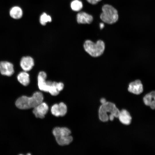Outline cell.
Returning <instances> with one entry per match:
<instances>
[{
	"label": "cell",
	"instance_id": "1",
	"mask_svg": "<svg viewBox=\"0 0 155 155\" xmlns=\"http://www.w3.org/2000/svg\"><path fill=\"white\" fill-rule=\"evenodd\" d=\"M43 94L40 92H34L32 96H22L16 100L15 105L18 108L22 109L34 108L43 101Z\"/></svg>",
	"mask_w": 155,
	"mask_h": 155
},
{
	"label": "cell",
	"instance_id": "2",
	"mask_svg": "<svg viewBox=\"0 0 155 155\" xmlns=\"http://www.w3.org/2000/svg\"><path fill=\"white\" fill-rule=\"evenodd\" d=\"M120 110L114 103L106 101L102 104L98 110L99 118L102 122H106L109 119L113 121L114 118H118Z\"/></svg>",
	"mask_w": 155,
	"mask_h": 155
},
{
	"label": "cell",
	"instance_id": "3",
	"mask_svg": "<svg viewBox=\"0 0 155 155\" xmlns=\"http://www.w3.org/2000/svg\"><path fill=\"white\" fill-rule=\"evenodd\" d=\"M84 49L85 51L90 56L98 57L104 53L105 49V44L102 40H99L96 42L87 40L83 44Z\"/></svg>",
	"mask_w": 155,
	"mask_h": 155
},
{
	"label": "cell",
	"instance_id": "4",
	"mask_svg": "<svg viewBox=\"0 0 155 155\" xmlns=\"http://www.w3.org/2000/svg\"><path fill=\"white\" fill-rule=\"evenodd\" d=\"M53 133L57 143L63 146L69 145L73 140V137L70 135L71 131L65 127H56L53 130Z\"/></svg>",
	"mask_w": 155,
	"mask_h": 155
},
{
	"label": "cell",
	"instance_id": "5",
	"mask_svg": "<svg viewBox=\"0 0 155 155\" xmlns=\"http://www.w3.org/2000/svg\"><path fill=\"white\" fill-rule=\"evenodd\" d=\"M102 10L100 18L103 22L108 24H113L117 21L119 18L117 11L112 6L105 4L102 6Z\"/></svg>",
	"mask_w": 155,
	"mask_h": 155
},
{
	"label": "cell",
	"instance_id": "6",
	"mask_svg": "<svg viewBox=\"0 0 155 155\" xmlns=\"http://www.w3.org/2000/svg\"><path fill=\"white\" fill-rule=\"evenodd\" d=\"M13 64L7 61H0V73L2 75L6 77L12 76L14 73Z\"/></svg>",
	"mask_w": 155,
	"mask_h": 155
},
{
	"label": "cell",
	"instance_id": "7",
	"mask_svg": "<svg viewBox=\"0 0 155 155\" xmlns=\"http://www.w3.org/2000/svg\"><path fill=\"white\" fill-rule=\"evenodd\" d=\"M48 92L52 96L58 95L64 88V85L61 82H57L51 80H47Z\"/></svg>",
	"mask_w": 155,
	"mask_h": 155
},
{
	"label": "cell",
	"instance_id": "8",
	"mask_svg": "<svg viewBox=\"0 0 155 155\" xmlns=\"http://www.w3.org/2000/svg\"><path fill=\"white\" fill-rule=\"evenodd\" d=\"M128 91L133 94L138 95L143 91V86L141 80L137 79L130 82L128 84Z\"/></svg>",
	"mask_w": 155,
	"mask_h": 155
},
{
	"label": "cell",
	"instance_id": "9",
	"mask_svg": "<svg viewBox=\"0 0 155 155\" xmlns=\"http://www.w3.org/2000/svg\"><path fill=\"white\" fill-rule=\"evenodd\" d=\"M19 64L23 71L28 72L31 70L34 66V60L30 56H23L21 58Z\"/></svg>",
	"mask_w": 155,
	"mask_h": 155
},
{
	"label": "cell",
	"instance_id": "10",
	"mask_svg": "<svg viewBox=\"0 0 155 155\" xmlns=\"http://www.w3.org/2000/svg\"><path fill=\"white\" fill-rule=\"evenodd\" d=\"M33 108V113L35 117L42 119L47 113L49 107L46 103L43 102Z\"/></svg>",
	"mask_w": 155,
	"mask_h": 155
},
{
	"label": "cell",
	"instance_id": "11",
	"mask_svg": "<svg viewBox=\"0 0 155 155\" xmlns=\"http://www.w3.org/2000/svg\"><path fill=\"white\" fill-rule=\"evenodd\" d=\"M47 74L44 71H40L37 77L38 85L40 90L48 92V85L46 80Z\"/></svg>",
	"mask_w": 155,
	"mask_h": 155
},
{
	"label": "cell",
	"instance_id": "12",
	"mask_svg": "<svg viewBox=\"0 0 155 155\" xmlns=\"http://www.w3.org/2000/svg\"><path fill=\"white\" fill-rule=\"evenodd\" d=\"M77 21L79 24H90L93 20V16L86 12L78 13L76 16Z\"/></svg>",
	"mask_w": 155,
	"mask_h": 155
},
{
	"label": "cell",
	"instance_id": "13",
	"mask_svg": "<svg viewBox=\"0 0 155 155\" xmlns=\"http://www.w3.org/2000/svg\"><path fill=\"white\" fill-rule=\"evenodd\" d=\"M143 102L146 106L152 109H155V91H152L146 94L143 98Z\"/></svg>",
	"mask_w": 155,
	"mask_h": 155
},
{
	"label": "cell",
	"instance_id": "14",
	"mask_svg": "<svg viewBox=\"0 0 155 155\" xmlns=\"http://www.w3.org/2000/svg\"><path fill=\"white\" fill-rule=\"evenodd\" d=\"M118 118L120 122L125 125H130L132 119L129 113L125 109H123L120 111Z\"/></svg>",
	"mask_w": 155,
	"mask_h": 155
},
{
	"label": "cell",
	"instance_id": "15",
	"mask_svg": "<svg viewBox=\"0 0 155 155\" xmlns=\"http://www.w3.org/2000/svg\"><path fill=\"white\" fill-rule=\"evenodd\" d=\"M17 79L20 84L24 86H27L30 82L29 74L27 72L23 71L18 73L17 76Z\"/></svg>",
	"mask_w": 155,
	"mask_h": 155
},
{
	"label": "cell",
	"instance_id": "16",
	"mask_svg": "<svg viewBox=\"0 0 155 155\" xmlns=\"http://www.w3.org/2000/svg\"><path fill=\"white\" fill-rule=\"evenodd\" d=\"M9 14L13 19L18 20L22 17L23 11L22 9L19 6H14L10 9Z\"/></svg>",
	"mask_w": 155,
	"mask_h": 155
},
{
	"label": "cell",
	"instance_id": "17",
	"mask_svg": "<svg viewBox=\"0 0 155 155\" xmlns=\"http://www.w3.org/2000/svg\"><path fill=\"white\" fill-rule=\"evenodd\" d=\"M70 6L73 10L78 11L82 9L83 5L81 1L79 0H74L71 2Z\"/></svg>",
	"mask_w": 155,
	"mask_h": 155
},
{
	"label": "cell",
	"instance_id": "18",
	"mask_svg": "<svg viewBox=\"0 0 155 155\" xmlns=\"http://www.w3.org/2000/svg\"><path fill=\"white\" fill-rule=\"evenodd\" d=\"M52 21L51 17L47 14L45 13H43L40 16V22L43 26L46 25L48 22H50Z\"/></svg>",
	"mask_w": 155,
	"mask_h": 155
},
{
	"label": "cell",
	"instance_id": "19",
	"mask_svg": "<svg viewBox=\"0 0 155 155\" xmlns=\"http://www.w3.org/2000/svg\"><path fill=\"white\" fill-rule=\"evenodd\" d=\"M59 104L60 116H64L67 112V107L66 105L63 102H61Z\"/></svg>",
	"mask_w": 155,
	"mask_h": 155
},
{
	"label": "cell",
	"instance_id": "20",
	"mask_svg": "<svg viewBox=\"0 0 155 155\" xmlns=\"http://www.w3.org/2000/svg\"><path fill=\"white\" fill-rule=\"evenodd\" d=\"M51 111L52 114L56 117L60 116V113L58 104H55L51 107Z\"/></svg>",
	"mask_w": 155,
	"mask_h": 155
},
{
	"label": "cell",
	"instance_id": "21",
	"mask_svg": "<svg viewBox=\"0 0 155 155\" xmlns=\"http://www.w3.org/2000/svg\"><path fill=\"white\" fill-rule=\"evenodd\" d=\"M102 0H86L88 2L92 5H96Z\"/></svg>",
	"mask_w": 155,
	"mask_h": 155
},
{
	"label": "cell",
	"instance_id": "22",
	"mask_svg": "<svg viewBox=\"0 0 155 155\" xmlns=\"http://www.w3.org/2000/svg\"><path fill=\"white\" fill-rule=\"evenodd\" d=\"M106 102V101L104 98H102L100 100V102L102 104H103Z\"/></svg>",
	"mask_w": 155,
	"mask_h": 155
},
{
	"label": "cell",
	"instance_id": "23",
	"mask_svg": "<svg viewBox=\"0 0 155 155\" xmlns=\"http://www.w3.org/2000/svg\"><path fill=\"white\" fill-rule=\"evenodd\" d=\"M100 28L101 29H102L104 26V24L103 23H101L99 24Z\"/></svg>",
	"mask_w": 155,
	"mask_h": 155
}]
</instances>
